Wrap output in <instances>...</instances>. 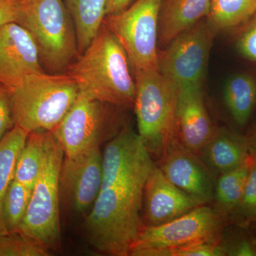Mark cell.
Returning a JSON list of instances; mask_svg holds the SVG:
<instances>
[{
	"label": "cell",
	"instance_id": "cell-1",
	"mask_svg": "<svg viewBox=\"0 0 256 256\" xmlns=\"http://www.w3.org/2000/svg\"><path fill=\"white\" fill-rule=\"evenodd\" d=\"M149 152H143L102 183L84 227L89 244L106 255L130 256L142 224L146 180L154 168Z\"/></svg>",
	"mask_w": 256,
	"mask_h": 256
},
{
	"label": "cell",
	"instance_id": "cell-2",
	"mask_svg": "<svg viewBox=\"0 0 256 256\" xmlns=\"http://www.w3.org/2000/svg\"><path fill=\"white\" fill-rule=\"evenodd\" d=\"M130 64L124 47L102 23L86 50L66 73L84 95L109 105L127 107L134 105L136 95Z\"/></svg>",
	"mask_w": 256,
	"mask_h": 256
},
{
	"label": "cell",
	"instance_id": "cell-3",
	"mask_svg": "<svg viewBox=\"0 0 256 256\" xmlns=\"http://www.w3.org/2000/svg\"><path fill=\"white\" fill-rule=\"evenodd\" d=\"M9 92L14 126L28 133L52 132L78 98L80 89L68 74L44 72L26 76Z\"/></svg>",
	"mask_w": 256,
	"mask_h": 256
},
{
	"label": "cell",
	"instance_id": "cell-4",
	"mask_svg": "<svg viewBox=\"0 0 256 256\" xmlns=\"http://www.w3.org/2000/svg\"><path fill=\"white\" fill-rule=\"evenodd\" d=\"M18 23L30 32L50 74L66 73L80 55L73 18L63 0H20Z\"/></svg>",
	"mask_w": 256,
	"mask_h": 256
},
{
	"label": "cell",
	"instance_id": "cell-5",
	"mask_svg": "<svg viewBox=\"0 0 256 256\" xmlns=\"http://www.w3.org/2000/svg\"><path fill=\"white\" fill-rule=\"evenodd\" d=\"M134 73L138 133L151 156L159 159L166 144L176 136L175 117L180 88L159 69Z\"/></svg>",
	"mask_w": 256,
	"mask_h": 256
},
{
	"label": "cell",
	"instance_id": "cell-6",
	"mask_svg": "<svg viewBox=\"0 0 256 256\" xmlns=\"http://www.w3.org/2000/svg\"><path fill=\"white\" fill-rule=\"evenodd\" d=\"M64 159L63 150L50 132L43 168L20 229L50 249L57 248L60 242V173Z\"/></svg>",
	"mask_w": 256,
	"mask_h": 256
},
{
	"label": "cell",
	"instance_id": "cell-7",
	"mask_svg": "<svg viewBox=\"0 0 256 256\" xmlns=\"http://www.w3.org/2000/svg\"><path fill=\"white\" fill-rule=\"evenodd\" d=\"M164 0H136L127 8L105 16L104 24L127 54L134 72L158 68V28Z\"/></svg>",
	"mask_w": 256,
	"mask_h": 256
},
{
	"label": "cell",
	"instance_id": "cell-8",
	"mask_svg": "<svg viewBox=\"0 0 256 256\" xmlns=\"http://www.w3.org/2000/svg\"><path fill=\"white\" fill-rule=\"evenodd\" d=\"M222 217L206 204L158 226L143 225L131 247V256H162L188 244L220 238Z\"/></svg>",
	"mask_w": 256,
	"mask_h": 256
},
{
	"label": "cell",
	"instance_id": "cell-9",
	"mask_svg": "<svg viewBox=\"0 0 256 256\" xmlns=\"http://www.w3.org/2000/svg\"><path fill=\"white\" fill-rule=\"evenodd\" d=\"M216 33L206 20H202L178 34L164 50H158L160 73L178 88L190 84L202 85Z\"/></svg>",
	"mask_w": 256,
	"mask_h": 256
},
{
	"label": "cell",
	"instance_id": "cell-10",
	"mask_svg": "<svg viewBox=\"0 0 256 256\" xmlns=\"http://www.w3.org/2000/svg\"><path fill=\"white\" fill-rule=\"evenodd\" d=\"M109 104L80 92L78 98L52 134L64 156L74 158L100 146L108 130Z\"/></svg>",
	"mask_w": 256,
	"mask_h": 256
},
{
	"label": "cell",
	"instance_id": "cell-11",
	"mask_svg": "<svg viewBox=\"0 0 256 256\" xmlns=\"http://www.w3.org/2000/svg\"><path fill=\"white\" fill-rule=\"evenodd\" d=\"M159 166L166 178L200 204L214 198V178L196 154L174 136L159 158Z\"/></svg>",
	"mask_w": 256,
	"mask_h": 256
},
{
	"label": "cell",
	"instance_id": "cell-12",
	"mask_svg": "<svg viewBox=\"0 0 256 256\" xmlns=\"http://www.w3.org/2000/svg\"><path fill=\"white\" fill-rule=\"evenodd\" d=\"M44 72L30 32L16 22L0 26V85L11 90L26 76Z\"/></svg>",
	"mask_w": 256,
	"mask_h": 256
},
{
	"label": "cell",
	"instance_id": "cell-13",
	"mask_svg": "<svg viewBox=\"0 0 256 256\" xmlns=\"http://www.w3.org/2000/svg\"><path fill=\"white\" fill-rule=\"evenodd\" d=\"M102 154L100 146L74 158L65 156L60 173V190L74 210H86L100 193Z\"/></svg>",
	"mask_w": 256,
	"mask_h": 256
},
{
	"label": "cell",
	"instance_id": "cell-14",
	"mask_svg": "<svg viewBox=\"0 0 256 256\" xmlns=\"http://www.w3.org/2000/svg\"><path fill=\"white\" fill-rule=\"evenodd\" d=\"M200 205L202 204L172 183L156 164L144 188L143 210L146 226L168 223Z\"/></svg>",
	"mask_w": 256,
	"mask_h": 256
},
{
	"label": "cell",
	"instance_id": "cell-15",
	"mask_svg": "<svg viewBox=\"0 0 256 256\" xmlns=\"http://www.w3.org/2000/svg\"><path fill=\"white\" fill-rule=\"evenodd\" d=\"M215 129L205 106L202 85L180 88L175 117V130L180 142L198 156Z\"/></svg>",
	"mask_w": 256,
	"mask_h": 256
},
{
	"label": "cell",
	"instance_id": "cell-16",
	"mask_svg": "<svg viewBox=\"0 0 256 256\" xmlns=\"http://www.w3.org/2000/svg\"><path fill=\"white\" fill-rule=\"evenodd\" d=\"M250 154L247 138L222 128L215 129L198 156L215 178L238 168Z\"/></svg>",
	"mask_w": 256,
	"mask_h": 256
},
{
	"label": "cell",
	"instance_id": "cell-17",
	"mask_svg": "<svg viewBox=\"0 0 256 256\" xmlns=\"http://www.w3.org/2000/svg\"><path fill=\"white\" fill-rule=\"evenodd\" d=\"M210 0H164L160 10L158 42L166 46L178 34L206 18Z\"/></svg>",
	"mask_w": 256,
	"mask_h": 256
},
{
	"label": "cell",
	"instance_id": "cell-18",
	"mask_svg": "<svg viewBox=\"0 0 256 256\" xmlns=\"http://www.w3.org/2000/svg\"><path fill=\"white\" fill-rule=\"evenodd\" d=\"M73 18L79 54H82L100 30L106 16L108 0H66Z\"/></svg>",
	"mask_w": 256,
	"mask_h": 256
},
{
	"label": "cell",
	"instance_id": "cell-19",
	"mask_svg": "<svg viewBox=\"0 0 256 256\" xmlns=\"http://www.w3.org/2000/svg\"><path fill=\"white\" fill-rule=\"evenodd\" d=\"M224 96L234 121L238 126H245L256 105V79L247 74L232 76L226 82Z\"/></svg>",
	"mask_w": 256,
	"mask_h": 256
},
{
	"label": "cell",
	"instance_id": "cell-20",
	"mask_svg": "<svg viewBox=\"0 0 256 256\" xmlns=\"http://www.w3.org/2000/svg\"><path fill=\"white\" fill-rule=\"evenodd\" d=\"M48 133L45 130L30 132L16 160L14 180L31 190L43 168Z\"/></svg>",
	"mask_w": 256,
	"mask_h": 256
},
{
	"label": "cell",
	"instance_id": "cell-21",
	"mask_svg": "<svg viewBox=\"0 0 256 256\" xmlns=\"http://www.w3.org/2000/svg\"><path fill=\"white\" fill-rule=\"evenodd\" d=\"M30 133L14 126L0 140V236L8 234L2 218L3 200L14 178L15 166Z\"/></svg>",
	"mask_w": 256,
	"mask_h": 256
},
{
	"label": "cell",
	"instance_id": "cell-22",
	"mask_svg": "<svg viewBox=\"0 0 256 256\" xmlns=\"http://www.w3.org/2000/svg\"><path fill=\"white\" fill-rule=\"evenodd\" d=\"M256 12V0H210L206 20L216 32L242 26Z\"/></svg>",
	"mask_w": 256,
	"mask_h": 256
},
{
	"label": "cell",
	"instance_id": "cell-23",
	"mask_svg": "<svg viewBox=\"0 0 256 256\" xmlns=\"http://www.w3.org/2000/svg\"><path fill=\"white\" fill-rule=\"evenodd\" d=\"M252 162V156L242 165L218 176L215 182L214 198L220 210L229 213L236 210L242 200Z\"/></svg>",
	"mask_w": 256,
	"mask_h": 256
},
{
	"label": "cell",
	"instance_id": "cell-24",
	"mask_svg": "<svg viewBox=\"0 0 256 256\" xmlns=\"http://www.w3.org/2000/svg\"><path fill=\"white\" fill-rule=\"evenodd\" d=\"M32 190L13 178L5 194L2 218L8 233L20 232L31 200Z\"/></svg>",
	"mask_w": 256,
	"mask_h": 256
},
{
	"label": "cell",
	"instance_id": "cell-25",
	"mask_svg": "<svg viewBox=\"0 0 256 256\" xmlns=\"http://www.w3.org/2000/svg\"><path fill=\"white\" fill-rule=\"evenodd\" d=\"M50 248L21 232L0 236V256H48Z\"/></svg>",
	"mask_w": 256,
	"mask_h": 256
},
{
	"label": "cell",
	"instance_id": "cell-26",
	"mask_svg": "<svg viewBox=\"0 0 256 256\" xmlns=\"http://www.w3.org/2000/svg\"><path fill=\"white\" fill-rule=\"evenodd\" d=\"M252 162L242 200L236 210L246 220H256V154H252Z\"/></svg>",
	"mask_w": 256,
	"mask_h": 256
},
{
	"label": "cell",
	"instance_id": "cell-27",
	"mask_svg": "<svg viewBox=\"0 0 256 256\" xmlns=\"http://www.w3.org/2000/svg\"><path fill=\"white\" fill-rule=\"evenodd\" d=\"M236 46L240 54L256 62V12L242 25Z\"/></svg>",
	"mask_w": 256,
	"mask_h": 256
},
{
	"label": "cell",
	"instance_id": "cell-28",
	"mask_svg": "<svg viewBox=\"0 0 256 256\" xmlns=\"http://www.w3.org/2000/svg\"><path fill=\"white\" fill-rule=\"evenodd\" d=\"M14 126L10 104L9 90L0 85V140L9 129Z\"/></svg>",
	"mask_w": 256,
	"mask_h": 256
},
{
	"label": "cell",
	"instance_id": "cell-29",
	"mask_svg": "<svg viewBox=\"0 0 256 256\" xmlns=\"http://www.w3.org/2000/svg\"><path fill=\"white\" fill-rule=\"evenodd\" d=\"M20 0H0V26L18 23Z\"/></svg>",
	"mask_w": 256,
	"mask_h": 256
},
{
	"label": "cell",
	"instance_id": "cell-30",
	"mask_svg": "<svg viewBox=\"0 0 256 256\" xmlns=\"http://www.w3.org/2000/svg\"><path fill=\"white\" fill-rule=\"evenodd\" d=\"M223 245L226 256H256V244L246 239L239 240L230 246Z\"/></svg>",
	"mask_w": 256,
	"mask_h": 256
},
{
	"label": "cell",
	"instance_id": "cell-31",
	"mask_svg": "<svg viewBox=\"0 0 256 256\" xmlns=\"http://www.w3.org/2000/svg\"><path fill=\"white\" fill-rule=\"evenodd\" d=\"M136 0H108L106 15L116 14L127 8Z\"/></svg>",
	"mask_w": 256,
	"mask_h": 256
},
{
	"label": "cell",
	"instance_id": "cell-32",
	"mask_svg": "<svg viewBox=\"0 0 256 256\" xmlns=\"http://www.w3.org/2000/svg\"><path fill=\"white\" fill-rule=\"evenodd\" d=\"M248 141L250 153L256 154V128L252 136L248 139Z\"/></svg>",
	"mask_w": 256,
	"mask_h": 256
}]
</instances>
